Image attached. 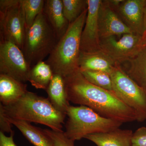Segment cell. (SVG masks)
<instances>
[{
  "instance_id": "obj_1",
  "label": "cell",
  "mask_w": 146,
  "mask_h": 146,
  "mask_svg": "<svg viewBox=\"0 0 146 146\" xmlns=\"http://www.w3.org/2000/svg\"><path fill=\"white\" fill-rule=\"evenodd\" d=\"M64 78L69 102L89 107L102 117L123 123L137 121V115L133 110L112 91L90 83L79 70Z\"/></svg>"
},
{
  "instance_id": "obj_2",
  "label": "cell",
  "mask_w": 146,
  "mask_h": 146,
  "mask_svg": "<svg viewBox=\"0 0 146 146\" xmlns=\"http://www.w3.org/2000/svg\"><path fill=\"white\" fill-rule=\"evenodd\" d=\"M3 106L8 118L41 124L53 130L63 131L66 115L56 110L48 99L35 93L28 91L15 102Z\"/></svg>"
},
{
  "instance_id": "obj_3",
  "label": "cell",
  "mask_w": 146,
  "mask_h": 146,
  "mask_svg": "<svg viewBox=\"0 0 146 146\" xmlns=\"http://www.w3.org/2000/svg\"><path fill=\"white\" fill-rule=\"evenodd\" d=\"M88 8L70 24L64 35L58 41L46 62L54 74L65 78L78 70L80 38L86 21Z\"/></svg>"
},
{
  "instance_id": "obj_4",
  "label": "cell",
  "mask_w": 146,
  "mask_h": 146,
  "mask_svg": "<svg viewBox=\"0 0 146 146\" xmlns=\"http://www.w3.org/2000/svg\"><path fill=\"white\" fill-rule=\"evenodd\" d=\"M65 135L73 141H78L94 133L107 132L119 128L123 123L102 117L84 106L68 108Z\"/></svg>"
},
{
  "instance_id": "obj_5",
  "label": "cell",
  "mask_w": 146,
  "mask_h": 146,
  "mask_svg": "<svg viewBox=\"0 0 146 146\" xmlns=\"http://www.w3.org/2000/svg\"><path fill=\"white\" fill-rule=\"evenodd\" d=\"M57 36L44 11L26 29L22 51L31 67L43 61L57 44Z\"/></svg>"
},
{
  "instance_id": "obj_6",
  "label": "cell",
  "mask_w": 146,
  "mask_h": 146,
  "mask_svg": "<svg viewBox=\"0 0 146 146\" xmlns=\"http://www.w3.org/2000/svg\"><path fill=\"white\" fill-rule=\"evenodd\" d=\"M112 91L123 102L136 112L137 121L146 120V93L127 74L119 64L110 73Z\"/></svg>"
},
{
  "instance_id": "obj_7",
  "label": "cell",
  "mask_w": 146,
  "mask_h": 146,
  "mask_svg": "<svg viewBox=\"0 0 146 146\" xmlns=\"http://www.w3.org/2000/svg\"><path fill=\"white\" fill-rule=\"evenodd\" d=\"M20 0L0 1V40L12 42L22 50L26 30Z\"/></svg>"
},
{
  "instance_id": "obj_8",
  "label": "cell",
  "mask_w": 146,
  "mask_h": 146,
  "mask_svg": "<svg viewBox=\"0 0 146 146\" xmlns=\"http://www.w3.org/2000/svg\"><path fill=\"white\" fill-rule=\"evenodd\" d=\"M31 68L20 48L12 42L0 40V74L25 82L28 81Z\"/></svg>"
},
{
  "instance_id": "obj_9",
  "label": "cell",
  "mask_w": 146,
  "mask_h": 146,
  "mask_svg": "<svg viewBox=\"0 0 146 146\" xmlns=\"http://www.w3.org/2000/svg\"><path fill=\"white\" fill-rule=\"evenodd\" d=\"M116 36L100 39L101 50L115 63L121 64L134 56L143 48L142 36L134 33L123 35L119 39Z\"/></svg>"
},
{
  "instance_id": "obj_10",
  "label": "cell",
  "mask_w": 146,
  "mask_h": 146,
  "mask_svg": "<svg viewBox=\"0 0 146 146\" xmlns=\"http://www.w3.org/2000/svg\"><path fill=\"white\" fill-rule=\"evenodd\" d=\"M101 0H87L88 10L80 38V52H92L101 50L98 25Z\"/></svg>"
},
{
  "instance_id": "obj_11",
  "label": "cell",
  "mask_w": 146,
  "mask_h": 146,
  "mask_svg": "<svg viewBox=\"0 0 146 146\" xmlns=\"http://www.w3.org/2000/svg\"><path fill=\"white\" fill-rule=\"evenodd\" d=\"M98 25L100 39L133 33L106 1H102L99 11Z\"/></svg>"
},
{
  "instance_id": "obj_12",
  "label": "cell",
  "mask_w": 146,
  "mask_h": 146,
  "mask_svg": "<svg viewBox=\"0 0 146 146\" xmlns=\"http://www.w3.org/2000/svg\"><path fill=\"white\" fill-rule=\"evenodd\" d=\"M146 0H123L114 8L119 17L133 33L142 36L145 31L144 8Z\"/></svg>"
},
{
  "instance_id": "obj_13",
  "label": "cell",
  "mask_w": 146,
  "mask_h": 146,
  "mask_svg": "<svg viewBox=\"0 0 146 146\" xmlns=\"http://www.w3.org/2000/svg\"><path fill=\"white\" fill-rule=\"evenodd\" d=\"M133 134L132 130L118 128L107 132L90 134L84 138L97 146H132Z\"/></svg>"
},
{
  "instance_id": "obj_14",
  "label": "cell",
  "mask_w": 146,
  "mask_h": 146,
  "mask_svg": "<svg viewBox=\"0 0 146 146\" xmlns=\"http://www.w3.org/2000/svg\"><path fill=\"white\" fill-rule=\"evenodd\" d=\"M116 64L101 50L92 52H80L78 63L80 71H102L109 74Z\"/></svg>"
},
{
  "instance_id": "obj_15",
  "label": "cell",
  "mask_w": 146,
  "mask_h": 146,
  "mask_svg": "<svg viewBox=\"0 0 146 146\" xmlns=\"http://www.w3.org/2000/svg\"><path fill=\"white\" fill-rule=\"evenodd\" d=\"M43 11L58 41L65 34L70 25L64 16L62 0H46Z\"/></svg>"
},
{
  "instance_id": "obj_16",
  "label": "cell",
  "mask_w": 146,
  "mask_h": 146,
  "mask_svg": "<svg viewBox=\"0 0 146 146\" xmlns=\"http://www.w3.org/2000/svg\"><path fill=\"white\" fill-rule=\"evenodd\" d=\"M119 65L146 93V48H142L133 57Z\"/></svg>"
},
{
  "instance_id": "obj_17",
  "label": "cell",
  "mask_w": 146,
  "mask_h": 146,
  "mask_svg": "<svg viewBox=\"0 0 146 146\" xmlns=\"http://www.w3.org/2000/svg\"><path fill=\"white\" fill-rule=\"evenodd\" d=\"M28 91L27 85L24 82L0 74V101L3 105L15 102Z\"/></svg>"
},
{
  "instance_id": "obj_18",
  "label": "cell",
  "mask_w": 146,
  "mask_h": 146,
  "mask_svg": "<svg viewBox=\"0 0 146 146\" xmlns=\"http://www.w3.org/2000/svg\"><path fill=\"white\" fill-rule=\"evenodd\" d=\"M48 99L56 110L66 115L70 106L65 91L64 77L54 74L52 78L46 89Z\"/></svg>"
},
{
  "instance_id": "obj_19",
  "label": "cell",
  "mask_w": 146,
  "mask_h": 146,
  "mask_svg": "<svg viewBox=\"0 0 146 146\" xmlns=\"http://www.w3.org/2000/svg\"><path fill=\"white\" fill-rule=\"evenodd\" d=\"M7 117L9 122L15 126L34 146H52L50 140L43 129L34 126L28 122Z\"/></svg>"
},
{
  "instance_id": "obj_20",
  "label": "cell",
  "mask_w": 146,
  "mask_h": 146,
  "mask_svg": "<svg viewBox=\"0 0 146 146\" xmlns=\"http://www.w3.org/2000/svg\"><path fill=\"white\" fill-rule=\"evenodd\" d=\"M53 72L46 61H40L32 67L28 81L37 89L46 90L53 76Z\"/></svg>"
},
{
  "instance_id": "obj_21",
  "label": "cell",
  "mask_w": 146,
  "mask_h": 146,
  "mask_svg": "<svg viewBox=\"0 0 146 146\" xmlns=\"http://www.w3.org/2000/svg\"><path fill=\"white\" fill-rule=\"evenodd\" d=\"M23 10L26 28L32 25L37 16L43 11L44 0H20Z\"/></svg>"
},
{
  "instance_id": "obj_22",
  "label": "cell",
  "mask_w": 146,
  "mask_h": 146,
  "mask_svg": "<svg viewBox=\"0 0 146 146\" xmlns=\"http://www.w3.org/2000/svg\"><path fill=\"white\" fill-rule=\"evenodd\" d=\"M63 13L70 24L88 8L87 0H62Z\"/></svg>"
},
{
  "instance_id": "obj_23",
  "label": "cell",
  "mask_w": 146,
  "mask_h": 146,
  "mask_svg": "<svg viewBox=\"0 0 146 146\" xmlns=\"http://www.w3.org/2000/svg\"><path fill=\"white\" fill-rule=\"evenodd\" d=\"M80 71L90 83L100 88L113 92L112 79L109 73L102 71Z\"/></svg>"
},
{
  "instance_id": "obj_24",
  "label": "cell",
  "mask_w": 146,
  "mask_h": 146,
  "mask_svg": "<svg viewBox=\"0 0 146 146\" xmlns=\"http://www.w3.org/2000/svg\"><path fill=\"white\" fill-rule=\"evenodd\" d=\"M44 132L49 138L52 146H74V142L65 135L64 131L52 129H44Z\"/></svg>"
},
{
  "instance_id": "obj_25",
  "label": "cell",
  "mask_w": 146,
  "mask_h": 146,
  "mask_svg": "<svg viewBox=\"0 0 146 146\" xmlns=\"http://www.w3.org/2000/svg\"><path fill=\"white\" fill-rule=\"evenodd\" d=\"M132 146H146V127L139 128L133 132Z\"/></svg>"
},
{
  "instance_id": "obj_26",
  "label": "cell",
  "mask_w": 146,
  "mask_h": 146,
  "mask_svg": "<svg viewBox=\"0 0 146 146\" xmlns=\"http://www.w3.org/2000/svg\"><path fill=\"white\" fill-rule=\"evenodd\" d=\"M11 125L12 124L7 119L3 105L0 103V131L4 133H11L13 131L11 129Z\"/></svg>"
},
{
  "instance_id": "obj_27",
  "label": "cell",
  "mask_w": 146,
  "mask_h": 146,
  "mask_svg": "<svg viewBox=\"0 0 146 146\" xmlns=\"http://www.w3.org/2000/svg\"><path fill=\"white\" fill-rule=\"evenodd\" d=\"M14 135V131L11 133L9 136L0 131V146H17L13 140Z\"/></svg>"
},
{
  "instance_id": "obj_28",
  "label": "cell",
  "mask_w": 146,
  "mask_h": 146,
  "mask_svg": "<svg viewBox=\"0 0 146 146\" xmlns=\"http://www.w3.org/2000/svg\"><path fill=\"white\" fill-rule=\"evenodd\" d=\"M141 45L143 48H146V29L141 37Z\"/></svg>"
},
{
  "instance_id": "obj_29",
  "label": "cell",
  "mask_w": 146,
  "mask_h": 146,
  "mask_svg": "<svg viewBox=\"0 0 146 146\" xmlns=\"http://www.w3.org/2000/svg\"><path fill=\"white\" fill-rule=\"evenodd\" d=\"M144 23H145V30L146 29V0L145 8H144Z\"/></svg>"
}]
</instances>
